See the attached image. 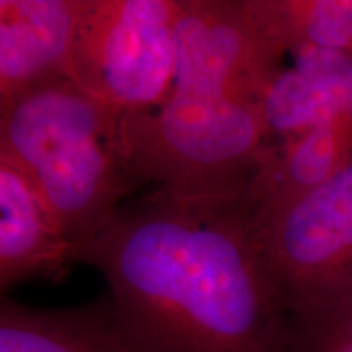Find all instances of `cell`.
<instances>
[{"instance_id": "obj_1", "label": "cell", "mask_w": 352, "mask_h": 352, "mask_svg": "<svg viewBox=\"0 0 352 352\" xmlns=\"http://www.w3.org/2000/svg\"><path fill=\"white\" fill-rule=\"evenodd\" d=\"M77 261L107 280L126 352H287V300L241 199L153 188L78 246Z\"/></svg>"}, {"instance_id": "obj_2", "label": "cell", "mask_w": 352, "mask_h": 352, "mask_svg": "<svg viewBox=\"0 0 352 352\" xmlns=\"http://www.w3.org/2000/svg\"><path fill=\"white\" fill-rule=\"evenodd\" d=\"M175 80L122 131L142 183L183 196L243 199L267 148L261 39L243 0H178Z\"/></svg>"}, {"instance_id": "obj_3", "label": "cell", "mask_w": 352, "mask_h": 352, "mask_svg": "<svg viewBox=\"0 0 352 352\" xmlns=\"http://www.w3.org/2000/svg\"><path fill=\"white\" fill-rule=\"evenodd\" d=\"M122 120L124 114L67 78L0 104V152L32 179L77 250L142 184L131 164Z\"/></svg>"}, {"instance_id": "obj_4", "label": "cell", "mask_w": 352, "mask_h": 352, "mask_svg": "<svg viewBox=\"0 0 352 352\" xmlns=\"http://www.w3.org/2000/svg\"><path fill=\"white\" fill-rule=\"evenodd\" d=\"M178 0H80L67 80L121 114L155 107L175 80Z\"/></svg>"}, {"instance_id": "obj_5", "label": "cell", "mask_w": 352, "mask_h": 352, "mask_svg": "<svg viewBox=\"0 0 352 352\" xmlns=\"http://www.w3.org/2000/svg\"><path fill=\"white\" fill-rule=\"evenodd\" d=\"M285 300L352 284V160L305 195L254 220Z\"/></svg>"}, {"instance_id": "obj_6", "label": "cell", "mask_w": 352, "mask_h": 352, "mask_svg": "<svg viewBox=\"0 0 352 352\" xmlns=\"http://www.w3.org/2000/svg\"><path fill=\"white\" fill-rule=\"evenodd\" d=\"M259 38V103L267 145L303 134L351 111L352 54L289 46L261 32Z\"/></svg>"}, {"instance_id": "obj_7", "label": "cell", "mask_w": 352, "mask_h": 352, "mask_svg": "<svg viewBox=\"0 0 352 352\" xmlns=\"http://www.w3.org/2000/svg\"><path fill=\"white\" fill-rule=\"evenodd\" d=\"M80 0H0V104L67 78Z\"/></svg>"}, {"instance_id": "obj_8", "label": "cell", "mask_w": 352, "mask_h": 352, "mask_svg": "<svg viewBox=\"0 0 352 352\" xmlns=\"http://www.w3.org/2000/svg\"><path fill=\"white\" fill-rule=\"evenodd\" d=\"M77 261L41 195L10 157L0 152V289L26 279H60Z\"/></svg>"}, {"instance_id": "obj_9", "label": "cell", "mask_w": 352, "mask_h": 352, "mask_svg": "<svg viewBox=\"0 0 352 352\" xmlns=\"http://www.w3.org/2000/svg\"><path fill=\"white\" fill-rule=\"evenodd\" d=\"M352 160L349 113L314 129L267 145L261 165L243 196L253 219L328 182Z\"/></svg>"}, {"instance_id": "obj_10", "label": "cell", "mask_w": 352, "mask_h": 352, "mask_svg": "<svg viewBox=\"0 0 352 352\" xmlns=\"http://www.w3.org/2000/svg\"><path fill=\"white\" fill-rule=\"evenodd\" d=\"M0 352H126L104 296L90 305L44 310L2 297Z\"/></svg>"}, {"instance_id": "obj_11", "label": "cell", "mask_w": 352, "mask_h": 352, "mask_svg": "<svg viewBox=\"0 0 352 352\" xmlns=\"http://www.w3.org/2000/svg\"><path fill=\"white\" fill-rule=\"evenodd\" d=\"M264 36L352 54V0H243Z\"/></svg>"}, {"instance_id": "obj_12", "label": "cell", "mask_w": 352, "mask_h": 352, "mask_svg": "<svg viewBox=\"0 0 352 352\" xmlns=\"http://www.w3.org/2000/svg\"><path fill=\"white\" fill-rule=\"evenodd\" d=\"M287 352H352V284L289 307Z\"/></svg>"}]
</instances>
